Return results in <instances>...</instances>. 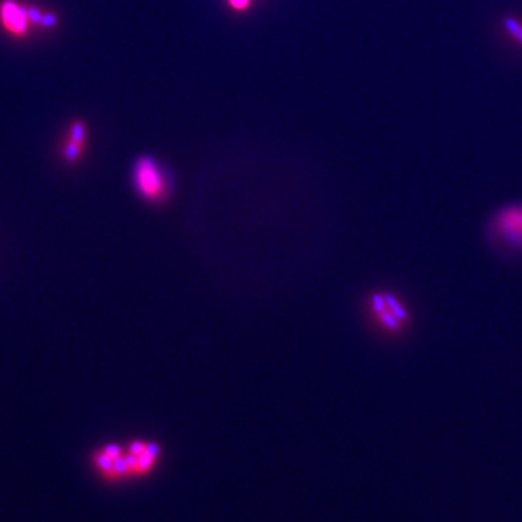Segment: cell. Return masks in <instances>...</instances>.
<instances>
[{
    "label": "cell",
    "instance_id": "cell-1",
    "mask_svg": "<svg viewBox=\"0 0 522 522\" xmlns=\"http://www.w3.org/2000/svg\"><path fill=\"white\" fill-rule=\"evenodd\" d=\"M60 23V16L53 10L22 0H0V28L16 40L27 38L32 29L51 31Z\"/></svg>",
    "mask_w": 522,
    "mask_h": 522
},
{
    "label": "cell",
    "instance_id": "cell-2",
    "mask_svg": "<svg viewBox=\"0 0 522 522\" xmlns=\"http://www.w3.org/2000/svg\"><path fill=\"white\" fill-rule=\"evenodd\" d=\"M489 231L496 243L522 251V203H512L496 211Z\"/></svg>",
    "mask_w": 522,
    "mask_h": 522
},
{
    "label": "cell",
    "instance_id": "cell-3",
    "mask_svg": "<svg viewBox=\"0 0 522 522\" xmlns=\"http://www.w3.org/2000/svg\"><path fill=\"white\" fill-rule=\"evenodd\" d=\"M135 186L138 193L148 200H161L165 196V182L156 161L150 157L139 158L135 165Z\"/></svg>",
    "mask_w": 522,
    "mask_h": 522
},
{
    "label": "cell",
    "instance_id": "cell-4",
    "mask_svg": "<svg viewBox=\"0 0 522 522\" xmlns=\"http://www.w3.org/2000/svg\"><path fill=\"white\" fill-rule=\"evenodd\" d=\"M86 139H87V125L84 123V121H79V119L73 121L69 125L67 132L64 135V141H62V147H61L62 157L66 158V161L75 163L80 160V157L84 152Z\"/></svg>",
    "mask_w": 522,
    "mask_h": 522
},
{
    "label": "cell",
    "instance_id": "cell-5",
    "mask_svg": "<svg viewBox=\"0 0 522 522\" xmlns=\"http://www.w3.org/2000/svg\"><path fill=\"white\" fill-rule=\"evenodd\" d=\"M93 460L96 467L100 470V473L104 475L106 479L113 480V460L104 451H96L93 454Z\"/></svg>",
    "mask_w": 522,
    "mask_h": 522
},
{
    "label": "cell",
    "instance_id": "cell-6",
    "mask_svg": "<svg viewBox=\"0 0 522 522\" xmlns=\"http://www.w3.org/2000/svg\"><path fill=\"white\" fill-rule=\"evenodd\" d=\"M156 464V457L148 455L145 451L138 455V466H137V475H147L150 470Z\"/></svg>",
    "mask_w": 522,
    "mask_h": 522
},
{
    "label": "cell",
    "instance_id": "cell-7",
    "mask_svg": "<svg viewBox=\"0 0 522 522\" xmlns=\"http://www.w3.org/2000/svg\"><path fill=\"white\" fill-rule=\"evenodd\" d=\"M503 25L508 32L511 34L519 44H522V25L514 18H506L503 21Z\"/></svg>",
    "mask_w": 522,
    "mask_h": 522
},
{
    "label": "cell",
    "instance_id": "cell-8",
    "mask_svg": "<svg viewBox=\"0 0 522 522\" xmlns=\"http://www.w3.org/2000/svg\"><path fill=\"white\" fill-rule=\"evenodd\" d=\"M102 450H104V451L112 458V460H115V458H118L119 455H122V450H121V447H118V445H115V444L106 445V447H105V449H102Z\"/></svg>",
    "mask_w": 522,
    "mask_h": 522
},
{
    "label": "cell",
    "instance_id": "cell-9",
    "mask_svg": "<svg viewBox=\"0 0 522 522\" xmlns=\"http://www.w3.org/2000/svg\"><path fill=\"white\" fill-rule=\"evenodd\" d=\"M145 445L147 444H144V442H132L130 445V450L128 451L135 454V455H139V454H143L145 451Z\"/></svg>",
    "mask_w": 522,
    "mask_h": 522
},
{
    "label": "cell",
    "instance_id": "cell-10",
    "mask_svg": "<svg viewBox=\"0 0 522 522\" xmlns=\"http://www.w3.org/2000/svg\"><path fill=\"white\" fill-rule=\"evenodd\" d=\"M229 5H231L235 10H244L248 8L250 0H229Z\"/></svg>",
    "mask_w": 522,
    "mask_h": 522
}]
</instances>
